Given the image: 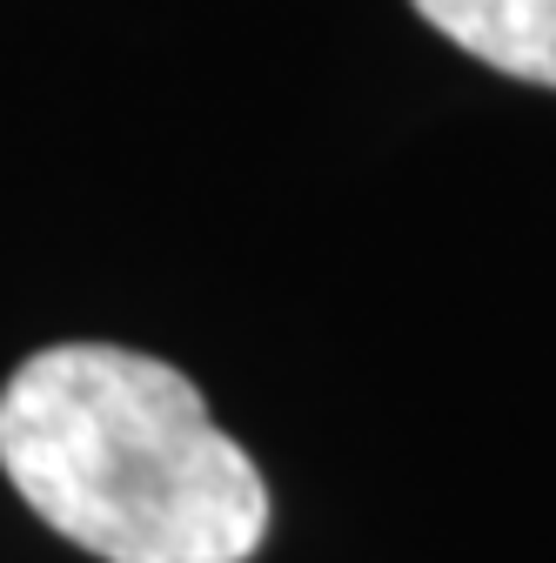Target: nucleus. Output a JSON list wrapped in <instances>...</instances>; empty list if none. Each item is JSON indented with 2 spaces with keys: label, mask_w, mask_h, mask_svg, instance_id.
<instances>
[{
  "label": "nucleus",
  "mask_w": 556,
  "mask_h": 563,
  "mask_svg": "<svg viewBox=\"0 0 556 563\" xmlns=\"http://www.w3.org/2000/svg\"><path fill=\"white\" fill-rule=\"evenodd\" d=\"M0 470L27 510L108 563H248L268 483L201 389L134 349L60 342L0 389Z\"/></svg>",
  "instance_id": "f257e3e1"
},
{
  "label": "nucleus",
  "mask_w": 556,
  "mask_h": 563,
  "mask_svg": "<svg viewBox=\"0 0 556 563\" xmlns=\"http://www.w3.org/2000/svg\"><path fill=\"white\" fill-rule=\"evenodd\" d=\"M409 8L482 67L556 88V0H409Z\"/></svg>",
  "instance_id": "f03ea898"
}]
</instances>
